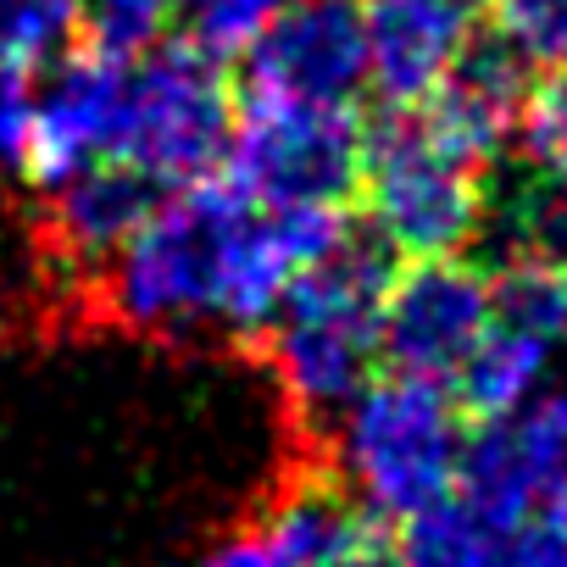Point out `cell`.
<instances>
[{"label": "cell", "instance_id": "603a6c76", "mask_svg": "<svg viewBox=\"0 0 567 567\" xmlns=\"http://www.w3.org/2000/svg\"><path fill=\"white\" fill-rule=\"evenodd\" d=\"M29 123H34L29 73H23V68H12V62H0V167H23Z\"/></svg>", "mask_w": 567, "mask_h": 567}, {"label": "cell", "instance_id": "9a60e30c", "mask_svg": "<svg viewBox=\"0 0 567 567\" xmlns=\"http://www.w3.org/2000/svg\"><path fill=\"white\" fill-rule=\"evenodd\" d=\"M506 434L534 495V517H567V390L534 395L517 417H506Z\"/></svg>", "mask_w": 567, "mask_h": 567}, {"label": "cell", "instance_id": "44dd1931", "mask_svg": "<svg viewBox=\"0 0 567 567\" xmlns=\"http://www.w3.org/2000/svg\"><path fill=\"white\" fill-rule=\"evenodd\" d=\"M495 29L534 68H567V0H495Z\"/></svg>", "mask_w": 567, "mask_h": 567}, {"label": "cell", "instance_id": "7a4b0ae2", "mask_svg": "<svg viewBox=\"0 0 567 567\" xmlns=\"http://www.w3.org/2000/svg\"><path fill=\"white\" fill-rule=\"evenodd\" d=\"M390 284L395 250L373 234V223H351V234L290 284L278 318L245 351V362H256L278 384L284 445L334 451L340 417L373 384L379 368V323Z\"/></svg>", "mask_w": 567, "mask_h": 567}, {"label": "cell", "instance_id": "5bb4252c", "mask_svg": "<svg viewBox=\"0 0 567 567\" xmlns=\"http://www.w3.org/2000/svg\"><path fill=\"white\" fill-rule=\"evenodd\" d=\"M489 296H495V323L539 334L550 346L567 340V256L517 245L506 261L489 272Z\"/></svg>", "mask_w": 567, "mask_h": 567}, {"label": "cell", "instance_id": "ffe728a7", "mask_svg": "<svg viewBox=\"0 0 567 567\" xmlns=\"http://www.w3.org/2000/svg\"><path fill=\"white\" fill-rule=\"evenodd\" d=\"M290 0H184V18H189V40L200 51H212L217 62L239 56Z\"/></svg>", "mask_w": 567, "mask_h": 567}, {"label": "cell", "instance_id": "7c38bea8", "mask_svg": "<svg viewBox=\"0 0 567 567\" xmlns=\"http://www.w3.org/2000/svg\"><path fill=\"white\" fill-rule=\"evenodd\" d=\"M478 34L473 0H373L368 79L390 112L423 106Z\"/></svg>", "mask_w": 567, "mask_h": 567}, {"label": "cell", "instance_id": "8992f818", "mask_svg": "<svg viewBox=\"0 0 567 567\" xmlns=\"http://www.w3.org/2000/svg\"><path fill=\"white\" fill-rule=\"evenodd\" d=\"M34 195L40 200L29 223V245L40 261V290L56 301L51 323L68 329L79 296L123 256V245L162 212L173 189L134 162H95Z\"/></svg>", "mask_w": 567, "mask_h": 567}, {"label": "cell", "instance_id": "3957f363", "mask_svg": "<svg viewBox=\"0 0 567 567\" xmlns=\"http://www.w3.org/2000/svg\"><path fill=\"white\" fill-rule=\"evenodd\" d=\"M462 445V406L445 384L379 373L340 417L334 462L362 506L401 528L456 489Z\"/></svg>", "mask_w": 567, "mask_h": 567}, {"label": "cell", "instance_id": "ac0fdd59", "mask_svg": "<svg viewBox=\"0 0 567 567\" xmlns=\"http://www.w3.org/2000/svg\"><path fill=\"white\" fill-rule=\"evenodd\" d=\"M79 40V0H0V62L51 68Z\"/></svg>", "mask_w": 567, "mask_h": 567}, {"label": "cell", "instance_id": "5b68a950", "mask_svg": "<svg viewBox=\"0 0 567 567\" xmlns=\"http://www.w3.org/2000/svg\"><path fill=\"white\" fill-rule=\"evenodd\" d=\"M234 84L228 68L189 45H156L151 56L128 62V128L123 162L145 167L167 189L217 178L234 151Z\"/></svg>", "mask_w": 567, "mask_h": 567}, {"label": "cell", "instance_id": "e0dca14e", "mask_svg": "<svg viewBox=\"0 0 567 567\" xmlns=\"http://www.w3.org/2000/svg\"><path fill=\"white\" fill-rule=\"evenodd\" d=\"M178 0H79V40L95 56L140 62L167 45V23Z\"/></svg>", "mask_w": 567, "mask_h": 567}, {"label": "cell", "instance_id": "52a82bcc", "mask_svg": "<svg viewBox=\"0 0 567 567\" xmlns=\"http://www.w3.org/2000/svg\"><path fill=\"white\" fill-rule=\"evenodd\" d=\"M267 206H340L362 195L368 123L351 106H284L245 101L223 167Z\"/></svg>", "mask_w": 567, "mask_h": 567}, {"label": "cell", "instance_id": "2e32d148", "mask_svg": "<svg viewBox=\"0 0 567 567\" xmlns=\"http://www.w3.org/2000/svg\"><path fill=\"white\" fill-rule=\"evenodd\" d=\"M495 545H501V534H489L456 495L434 501L429 512H417L395 528L401 567H489Z\"/></svg>", "mask_w": 567, "mask_h": 567}, {"label": "cell", "instance_id": "6da1fadb", "mask_svg": "<svg viewBox=\"0 0 567 567\" xmlns=\"http://www.w3.org/2000/svg\"><path fill=\"white\" fill-rule=\"evenodd\" d=\"M351 234L340 206H267L228 173L184 184L90 284L68 329L245 357L290 284Z\"/></svg>", "mask_w": 567, "mask_h": 567}, {"label": "cell", "instance_id": "ba28073f", "mask_svg": "<svg viewBox=\"0 0 567 567\" xmlns=\"http://www.w3.org/2000/svg\"><path fill=\"white\" fill-rule=\"evenodd\" d=\"M489 323H495V296H489L484 267H473L462 256L406 261V267H395V284L384 296L379 368L451 390V379L478 351Z\"/></svg>", "mask_w": 567, "mask_h": 567}, {"label": "cell", "instance_id": "8fae6325", "mask_svg": "<svg viewBox=\"0 0 567 567\" xmlns=\"http://www.w3.org/2000/svg\"><path fill=\"white\" fill-rule=\"evenodd\" d=\"M534 62L501 34V29H478L473 45L462 51V62L451 68V79L412 106L423 117V128L462 162L484 167L501 156L506 140H517V123L528 112L534 95Z\"/></svg>", "mask_w": 567, "mask_h": 567}, {"label": "cell", "instance_id": "30bf717a", "mask_svg": "<svg viewBox=\"0 0 567 567\" xmlns=\"http://www.w3.org/2000/svg\"><path fill=\"white\" fill-rule=\"evenodd\" d=\"M128 128V62L73 51L56 62L51 84L34 95L23 173L34 189H51L95 162H123Z\"/></svg>", "mask_w": 567, "mask_h": 567}, {"label": "cell", "instance_id": "cb8c5ba5", "mask_svg": "<svg viewBox=\"0 0 567 567\" xmlns=\"http://www.w3.org/2000/svg\"><path fill=\"white\" fill-rule=\"evenodd\" d=\"M195 567H284L278 561V550L267 545V534L250 523V512L234 523V528H223L206 550H200V561Z\"/></svg>", "mask_w": 567, "mask_h": 567}, {"label": "cell", "instance_id": "277c9868", "mask_svg": "<svg viewBox=\"0 0 567 567\" xmlns=\"http://www.w3.org/2000/svg\"><path fill=\"white\" fill-rule=\"evenodd\" d=\"M484 167L451 156L417 112H384L368 128V173L362 206L373 234L406 256H462L484 228Z\"/></svg>", "mask_w": 567, "mask_h": 567}, {"label": "cell", "instance_id": "9c48e42d", "mask_svg": "<svg viewBox=\"0 0 567 567\" xmlns=\"http://www.w3.org/2000/svg\"><path fill=\"white\" fill-rule=\"evenodd\" d=\"M368 84L362 0H290L245 45V101L351 106Z\"/></svg>", "mask_w": 567, "mask_h": 567}, {"label": "cell", "instance_id": "d6986e66", "mask_svg": "<svg viewBox=\"0 0 567 567\" xmlns=\"http://www.w3.org/2000/svg\"><path fill=\"white\" fill-rule=\"evenodd\" d=\"M517 140H523V156L556 184L567 189V68H550L534 95H528V112L517 123Z\"/></svg>", "mask_w": 567, "mask_h": 567}, {"label": "cell", "instance_id": "7402d4cb", "mask_svg": "<svg viewBox=\"0 0 567 567\" xmlns=\"http://www.w3.org/2000/svg\"><path fill=\"white\" fill-rule=\"evenodd\" d=\"M489 567H567V517H534L512 528Z\"/></svg>", "mask_w": 567, "mask_h": 567}, {"label": "cell", "instance_id": "4fadbf2b", "mask_svg": "<svg viewBox=\"0 0 567 567\" xmlns=\"http://www.w3.org/2000/svg\"><path fill=\"white\" fill-rule=\"evenodd\" d=\"M550 357H556L550 340L523 334V329H506V323H489V334L478 340V351L451 379V390H456L451 401L473 423H506V417H517L539 395Z\"/></svg>", "mask_w": 567, "mask_h": 567}]
</instances>
